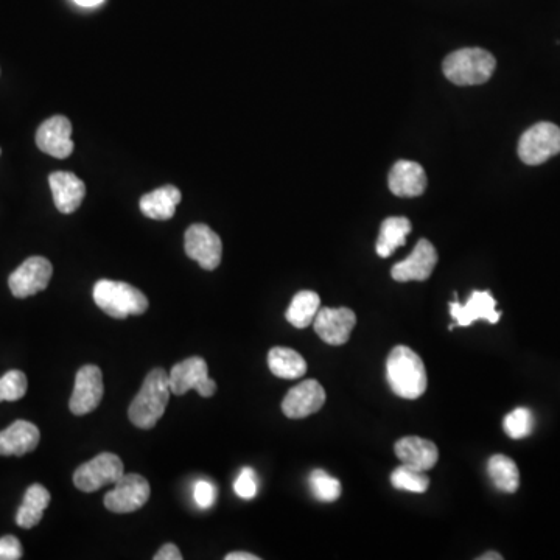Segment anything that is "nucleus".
<instances>
[{
	"instance_id": "10",
	"label": "nucleus",
	"mask_w": 560,
	"mask_h": 560,
	"mask_svg": "<svg viewBox=\"0 0 560 560\" xmlns=\"http://www.w3.org/2000/svg\"><path fill=\"white\" fill-rule=\"evenodd\" d=\"M187 256L207 271L217 270L223 256V243L206 224H192L184 237Z\"/></svg>"
},
{
	"instance_id": "5",
	"label": "nucleus",
	"mask_w": 560,
	"mask_h": 560,
	"mask_svg": "<svg viewBox=\"0 0 560 560\" xmlns=\"http://www.w3.org/2000/svg\"><path fill=\"white\" fill-rule=\"evenodd\" d=\"M560 153V128L540 122L523 133L518 142V156L526 165H540Z\"/></svg>"
},
{
	"instance_id": "22",
	"label": "nucleus",
	"mask_w": 560,
	"mask_h": 560,
	"mask_svg": "<svg viewBox=\"0 0 560 560\" xmlns=\"http://www.w3.org/2000/svg\"><path fill=\"white\" fill-rule=\"evenodd\" d=\"M50 492L41 484H33L25 492L24 501L16 514V523L24 529H32L42 520L44 511L49 508Z\"/></svg>"
},
{
	"instance_id": "32",
	"label": "nucleus",
	"mask_w": 560,
	"mask_h": 560,
	"mask_svg": "<svg viewBox=\"0 0 560 560\" xmlns=\"http://www.w3.org/2000/svg\"><path fill=\"white\" fill-rule=\"evenodd\" d=\"M193 498L200 509H210L217 500V489L210 481L201 480L193 487Z\"/></svg>"
},
{
	"instance_id": "1",
	"label": "nucleus",
	"mask_w": 560,
	"mask_h": 560,
	"mask_svg": "<svg viewBox=\"0 0 560 560\" xmlns=\"http://www.w3.org/2000/svg\"><path fill=\"white\" fill-rule=\"evenodd\" d=\"M386 380L396 396L406 400L419 399L427 391L424 361L410 347H394L386 360Z\"/></svg>"
},
{
	"instance_id": "36",
	"label": "nucleus",
	"mask_w": 560,
	"mask_h": 560,
	"mask_svg": "<svg viewBox=\"0 0 560 560\" xmlns=\"http://www.w3.org/2000/svg\"><path fill=\"white\" fill-rule=\"evenodd\" d=\"M102 2L103 0H75V4L80 5V7H97Z\"/></svg>"
},
{
	"instance_id": "28",
	"label": "nucleus",
	"mask_w": 560,
	"mask_h": 560,
	"mask_svg": "<svg viewBox=\"0 0 560 560\" xmlns=\"http://www.w3.org/2000/svg\"><path fill=\"white\" fill-rule=\"evenodd\" d=\"M310 489L313 497L322 503H333L341 497L340 481L330 476L324 470L318 469L310 475Z\"/></svg>"
},
{
	"instance_id": "14",
	"label": "nucleus",
	"mask_w": 560,
	"mask_h": 560,
	"mask_svg": "<svg viewBox=\"0 0 560 560\" xmlns=\"http://www.w3.org/2000/svg\"><path fill=\"white\" fill-rule=\"evenodd\" d=\"M326 403V391L318 380H304L288 391L282 402V411L290 419H304L318 413Z\"/></svg>"
},
{
	"instance_id": "13",
	"label": "nucleus",
	"mask_w": 560,
	"mask_h": 560,
	"mask_svg": "<svg viewBox=\"0 0 560 560\" xmlns=\"http://www.w3.org/2000/svg\"><path fill=\"white\" fill-rule=\"evenodd\" d=\"M436 263H438V251L427 238H422L417 242L410 256L392 266L391 276L397 282H411V280L424 282L433 274Z\"/></svg>"
},
{
	"instance_id": "12",
	"label": "nucleus",
	"mask_w": 560,
	"mask_h": 560,
	"mask_svg": "<svg viewBox=\"0 0 560 560\" xmlns=\"http://www.w3.org/2000/svg\"><path fill=\"white\" fill-rule=\"evenodd\" d=\"M357 324V316L350 308H319L313 321L315 332L324 343L330 346H343L349 341L352 330Z\"/></svg>"
},
{
	"instance_id": "20",
	"label": "nucleus",
	"mask_w": 560,
	"mask_h": 560,
	"mask_svg": "<svg viewBox=\"0 0 560 560\" xmlns=\"http://www.w3.org/2000/svg\"><path fill=\"white\" fill-rule=\"evenodd\" d=\"M394 450H396V456L402 464L416 467V469L424 470V472L433 469L439 459L438 447L428 439L417 438V436L400 439V441H397Z\"/></svg>"
},
{
	"instance_id": "23",
	"label": "nucleus",
	"mask_w": 560,
	"mask_h": 560,
	"mask_svg": "<svg viewBox=\"0 0 560 560\" xmlns=\"http://www.w3.org/2000/svg\"><path fill=\"white\" fill-rule=\"evenodd\" d=\"M268 366L276 377L298 380L307 372V361L299 352L288 347H274L268 354Z\"/></svg>"
},
{
	"instance_id": "37",
	"label": "nucleus",
	"mask_w": 560,
	"mask_h": 560,
	"mask_svg": "<svg viewBox=\"0 0 560 560\" xmlns=\"http://www.w3.org/2000/svg\"><path fill=\"white\" fill-rule=\"evenodd\" d=\"M503 559V556H501V554L498 553H486L484 554V556L480 557V560H501Z\"/></svg>"
},
{
	"instance_id": "27",
	"label": "nucleus",
	"mask_w": 560,
	"mask_h": 560,
	"mask_svg": "<svg viewBox=\"0 0 560 560\" xmlns=\"http://www.w3.org/2000/svg\"><path fill=\"white\" fill-rule=\"evenodd\" d=\"M391 484L399 490H406V492H413V494H424L430 486V478L424 470L402 464L392 472Z\"/></svg>"
},
{
	"instance_id": "24",
	"label": "nucleus",
	"mask_w": 560,
	"mask_h": 560,
	"mask_svg": "<svg viewBox=\"0 0 560 560\" xmlns=\"http://www.w3.org/2000/svg\"><path fill=\"white\" fill-rule=\"evenodd\" d=\"M411 221L405 217H391L386 218L382 223V228H380V234H378L377 254L383 259L392 256V252L396 251L400 246L405 245L406 235L411 232Z\"/></svg>"
},
{
	"instance_id": "11",
	"label": "nucleus",
	"mask_w": 560,
	"mask_h": 560,
	"mask_svg": "<svg viewBox=\"0 0 560 560\" xmlns=\"http://www.w3.org/2000/svg\"><path fill=\"white\" fill-rule=\"evenodd\" d=\"M103 374L98 366L86 364L75 377V388L70 397L69 408L75 416H84L100 405L103 399Z\"/></svg>"
},
{
	"instance_id": "33",
	"label": "nucleus",
	"mask_w": 560,
	"mask_h": 560,
	"mask_svg": "<svg viewBox=\"0 0 560 560\" xmlns=\"http://www.w3.org/2000/svg\"><path fill=\"white\" fill-rule=\"evenodd\" d=\"M22 557V545L18 537L5 536L0 539V560H18Z\"/></svg>"
},
{
	"instance_id": "15",
	"label": "nucleus",
	"mask_w": 560,
	"mask_h": 560,
	"mask_svg": "<svg viewBox=\"0 0 560 560\" xmlns=\"http://www.w3.org/2000/svg\"><path fill=\"white\" fill-rule=\"evenodd\" d=\"M497 301L490 291H473L469 301L462 304L458 301L455 294V302L450 304V313L455 319L456 326L469 327L476 321H487L490 324H497L500 321L501 313L497 312Z\"/></svg>"
},
{
	"instance_id": "31",
	"label": "nucleus",
	"mask_w": 560,
	"mask_h": 560,
	"mask_svg": "<svg viewBox=\"0 0 560 560\" xmlns=\"http://www.w3.org/2000/svg\"><path fill=\"white\" fill-rule=\"evenodd\" d=\"M235 494L243 500H252L259 492V481L254 470L245 467L234 483Z\"/></svg>"
},
{
	"instance_id": "18",
	"label": "nucleus",
	"mask_w": 560,
	"mask_h": 560,
	"mask_svg": "<svg viewBox=\"0 0 560 560\" xmlns=\"http://www.w3.org/2000/svg\"><path fill=\"white\" fill-rule=\"evenodd\" d=\"M49 184L56 209L61 214H74L86 196L84 182L74 173L55 172L49 176Z\"/></svg>"
},
{
	"instance_id": "7",
	"label": "nucleus",
	"mask_w": 560,
	"mask_h": 560,
	"mask_svg": "<svg viewBox=\"0 0 560 560\" xmlns=\"http://www.w3.org/2000/svg\"><path fill=\"white\" fill-rule=\"evenodd\" d=\"M168 383L175 396H184L195 389L201 397H212L217 392V383L209 377V368L204 358L190 357L175 364L168 374Z\"/></svg>"
},
{
	"instance_id": "21",
	"label": "nucleus",
	"mask_w": 560,
	"mask_h": 560,
	"mask_svg": "<svg viewBox=\"0 0 560 560\" xmlns=\"http://www.w3.org/2000/svg\"><path fill=\"white\" fill-rule=\"evenodd\" d=\"M181 203L178 187L164 186L140 198V212L151 220H170L175 215L176 207Z\"/></svg>"
},
{
	"instance_id": "8",
	"label": "nucleus",
	"mask_w": 560,
	"mask_h": 560,
	"mask_svg": "<svg viewBox=\"0 0 560 560\" xmlns=\"http://www.w3.org/2000/svg\"><path fill=\"white\" fill-rule=\"evenodd\" d=\"M150 494V484L144 476L128 473L123 475L114 484V489L109 490L105 495V506L114 514H130L144 508L150 500Z\"/></svg>"
},
{
	"instance_id": "25",
	"label": "nucleus",
	"mask_w": 560,
	"mask_h": 560,
	"mask_svg": "<svg viewBox=\"0 0 560 560\" xmlns=\"http://www.w3.org/2000/svg\"><path fill=\"white\" fill-rule=\"evenodd\" d=\"M319 308H321V299H319L318 293L310 290L299 291L291 301L285 318L296 329H305V327L312 326Z\"/></svg>"
},
{
	"instance_id": "26",
	"label": "nucleus",
	"mask_w": 560,
	"mask_h": 560,
	"mask_svg": "<svg viewBox=\"0 0 560 560\" xmlns=\"http://www.w3.org/2000/svg\"><path fill=\"white\" fill-rule=\"evenodd\" d=\"M487 473L490 480L501 492L514 494L520 486V473L517 464L504 455H494L487 462Z\"/></svg>"
},
{
	"instance_id": "16",
	"label": "nucleus",
	"mask_w": 560,
	"mask_h": 560,
	"mask_svg": "<svg viewBox=\"0 0 560 560\" xmlns=\"http://www.w3.org/2000/svg\"><path fill=\"white\" fill-rule=\"evenodd\" d=\"M72 125L64 116H53L39 126L36 131V145L39 150L50 154L53 158H69L74 151V140L70 137Z\"/></svg>"
},
{
	"instance_id": "9",
	"label": "nucleus",
	"mask_w": 560,
	"mask_h": 560,
	"mask_svg": "<svg viewBox=\"0 0 560 560\" xmlns=\"http://www.w3.org/2000/svg\"><path fill=\"white\" fill-rule=\"evenodd\" d=\"M52 274V263L46 257L33 256L11 274L8 285L14 298H30L49 287Z\"/></svg>"
},
{
	"instance_id": "3",
	"label": "nucleus",
	"mask_w": 560,
	"mask_h": 560,
	"mask_svg": "<svg viewBox=\"0 0 560 560\" xmlns=\"http://www.w3.org/2000/svg\"><path fill=\"white\" fill-rule=\"evenodd\" d=\"M94 301L106 315L116 319L144 315L148 310V299L142 291L116 280H98L94 287Z\"/></svg>"
},
{
	"instance_id": "29",
	"label": "nucleus",
	"mask_w": 560,
	"mask_h": 560,
	"mask_svg": "<svg viewBox=\"0 0 560 560\" xmlns=\"http://www.w3.org/2000/svg\"><path fill=\"white\" fill-rule=\"evenodd\" d=\"M534 416L528 408H517L504 417L503 427L509 438L523 439L528 438L534 430Z\"/></svg>"
},
{
	"instance_id": "6",
	"label": "nucleus",
	"mask_w": 560,
	"mask_h": 560,
	"mask_svg": "<svg viewBox=\"0 0 560 560\" xmlns=\"http://www.w3.org/2000/svg\"><path fill=\"white\" fill-rule=\"evenodd\" d=\"M123 475V462L119 456L114 453H100L75 470L74 484L81 492L92 494L109 484H116Z\"/></svg>"
},
{
	"instance_id": "2",
	"label": "nucleus",
	"mask_w": 560,
	"mask_h": 560,
	"mask_svg": "<svg viewBox=\"0 0 560 560\" xmlns=\"http://www.w3.org/2000/svg\"><path fill=\"white\" fill-rule=\"evenodd\" d=\"M172 389L165 369L156 368L145 377L139 394L131 402L128 417L140 430H151L164 416Z\"/></svg>"
},
{
	"instance_id": "4",
	"label": "nucleus",
	"mask_w": 560,
	"mask_h": 560,
	"mask_svg": "<svg viewBox=\"0 0 560 560\" xmlns=\"http://www.w3.org/2000/svg\"><path fill=\"white\" fill-rule=\"evenodd\" d=\"M497 67L492 53L483 49H461L450 53L442 64L445 77L458 86H476L489 81Z\"/></svg>"
},
{
	"instance_id": "17",
	"label": "nucleus",
	"mask_w": 560,
	"mask_h": 560,
	"mask_svg": "<svg viewBox=\"0 0 560 560\" xmlns=\"http://www.w3.org/2000/svg\"><path fill=\"white\" fill-rule=\"evenodd\" d=\"M389 190L400 198L420 196L427 189V175L417 162L399 161L391 168Z\"/></svg>"
},
{
	"instance_id": "34",
	"label": "nucleus",
	"mask_w": 560,
	"mask_h": 560,
	"mask_svg": "<svg viewBox=\"0 0 560 560\" xmlns=\"http://www.w3.org/2000/svg\"><path fill=\"white\" fill-rule=\"evenodd\" d=\"M154 560H181L182 554L179 551L178 546L173 545V543H167V545L162 546L158 553L154 554Z\"/></svg>"
},
{
	"instance_id": "30",
	"label": "nucleus",
	"mask_w": 560,
	"mask_h": 560,
	"mask_svg": "<svg viewBox=\"0 0 560 560\" xmlns=\"http://www.w3.org/2000/svg\"><path fill=\"white\" fill-rule=\"evenodd\" d=\"M27 375L18 369L8 371L0 378V402H18L27 392Z\"/></svg>"
},
{
	"instance_id": "35",
	"label": "nucleus",
	"mask_w": 560,
	"mask_h": 560,
	"mask_svg": "<svg viewBox=\"0 0 560 560\" xmlns=\"http://www.w3.org/2000/svg\"><path fill=\"white\" fill-rule=\"evenodd\" d=\"M226 560H259V556H254L251 553H229Z\"/></svg>"
},
{
	"instance_id": "19",
	"label": "nucleus",
	"mask_w": 560,
	"mask_h": 560,
	"mask_svg": "<svg viewBox=\"0 0 560 560\" xmlns=\"http://www.w3.org/2000/svg\"><path fill=\"white\" fill-rule=\"evenodd\" d=\"M41 441L38 427L27 420H16L0 431V456H24L33 452Z\"/></svg>"
}]
</instances>
